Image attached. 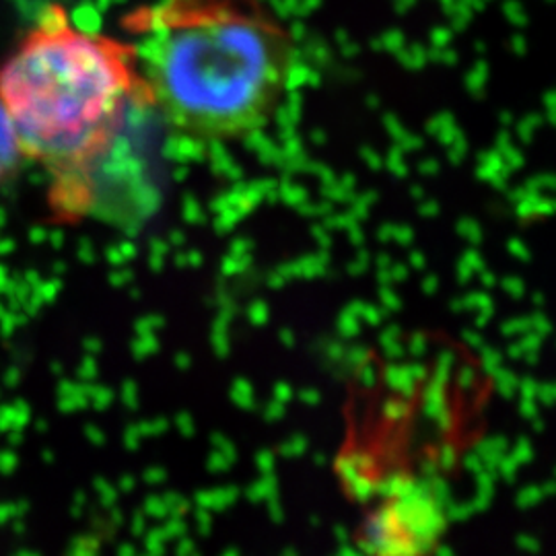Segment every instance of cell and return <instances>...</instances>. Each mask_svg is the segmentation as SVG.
<instances>
[{
    "mask_svg": "<svg viewBox=\"0 0 556 556\" xmlns=\"http://www.w3.org/2000/svg\"><path fill=\"white\" fill-rule=\"evenodd\" d=\"M130 46L144 100L179 135L236 140L260 130L293 73L287 31L238 0H160Z\"/></svg>",
    "mask_w": 556,
    "mask_h": 556,
    "instance_id": "cell-1",
    "label": "cell"
},
{
    "mask_svg": "<svg viewBox=\"0 0 556 556\" xmlns=\"http://www.w3.org/2000/svg\"><path fill=\"white\" fill-rule=\"evenodd\" d=\"M142 100L130 46L80 29L62 7H48L0 66V103L21 155L52 174L54 197L118 144Z\"/></svg>",
    "mask_w": 556,
    "mask_h": 556,
    "instance_id": "cell-2",
    "label": "cell"
},
{
    "mask_svg": "<svg viewBox=\"0 0 556 556\" xmlns=\"http://www.w3.org/2000/svg\"><path fill=\"white\" fill-rule=\"evenodd\" d=\"M447 519L438 495L417 480H397L361 530V546L376 555H422L438 546Z\"/></svg>",
    "mask_w": 556,
    "mask_h": 556,
    "instance_id": "cell-3",
    "label": "cell"
},
{
    "mask_svg": "<svg viewBox=\"0 0 556 556\" xmlns=\"http://www.w3.org/2000/svg\"><path fill=\"white\" fill-rule=\"evenodd\" d=\"M20 142L15 137V130L11 126V119L7 116L2 103H0V178L13 172V167L21 160Z\"/></svg>",
    "mask_w": 556,
    "mask_h": 556,
    "instance_id": "cell-4",
    "label": "cell"
}]
</instances>
